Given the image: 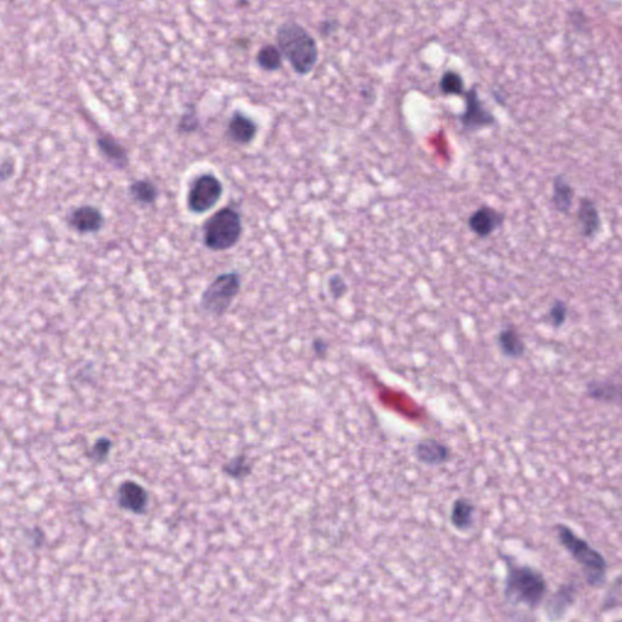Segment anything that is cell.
I'll use <instances>...</instances> for the list:
<instances>
[{
	"label": "cell",
	"instance_id": "6da1fadb",
	"mask_svg": "<svg viewBox=\"0 0 622 622\" xmlns=\"http://www.w3.org/2000/svg\"><path fill=\"white\" fill-rule=\"evenodd\" d=\"M506 564L503 597L513 610L533 614L539 609L549 593V583L536 567L519 564L515 558L500 553Z\"/></svg>",
	"mask_w": 622,
	"mask_h": 622
},
{
	"label": "cell",
	"instance_id": "7a4b0ae2",
	"mask_svg": "<svg viewBox=\"0 0 622 622\" xmlns=\"http://www.w3.org/2000/svg\"><path fill=\"white\" fill-rule=\"evenodd\" d=\"M276 43L282 57L299 76H307L315 69L319 46L309 30L300 23L294 20L282 23L276 30Z\"/></svg>",
	"mask_w": 622,
	"mask_h": 622
},
{
	"label": "cell",
	"instance_id": "3957f363",
	"mask_svg": "<svg viewBox=\"0 0 622 622\" xmlns=\"http://www.w3.org/2000/svg\"><path fill=\"white\" fill-rule=\"evenodd\" d=\"M556 532L560 546L579 564L588 586L603 587L608 576V563L603 554L566 524H557Z\"/></svg>",
	"mask_w": 622,
	"mask_h": 622
},
{
	"label": "cell",
	"instance_id": "277c9868",
	"mask_svg": "<svg viewBox=\"0 0 622 622\" xmlns=\"http://www.w3.org/2000/svg\"><path fill=\"white\" fill-rule=\"evenodd\" d=\"M242 216L238 209L224 207L209 216L204 224V243L209 251L225 252L242 238Z\"/></svg>",
	"mask_w": 622,
	"mask_h": 622
},
{
	"label": "cell",
	"instance_id": "5b68a950",
	"mask_svg": "<svg viewBox=\"0 0 622 622\" xmlns=\"http://www.w3.org/2000/svg\"><path fill=\"white\" fill-rule=\"evenodd\" d=\"M242 280L238 272H230L216 276L202 293L199 307L208 315H225L241 290Z\"/></svg>",
	"mask_w": 622,
	"mask_h": 622
},
{
	"label": "cell",
	"instance_id": "8992f818",
	"mask_svg": "<svg viewBox=\"0 0 622 622\" xmlns=\"http://www.w3.org/2000/svg\"><path fill=\"white\" fill-rule=\"evenodd\" d=\"M223 194H224V185L221 179L216 178L213 173L199 174L191 181L189 188L188 198H186L189 211L196 215L206 214L221 202Z\"/></svg>",
	"mask_w": 622,
	"mask_h": 622
},
{
	"label": "cell",
	"instance_id": "52a82bcc",
	"mask_svg": "<svg viewBox=\"0 0 622 622\" xmlns=\"http://www.w3.org/2000/svg\"><path fill=\"white\" fill-rule=\"evenodd\" d=\"M465 99V111L458 116L463 130L472 133L496 123V118L492 111L488 110L480 100L478 87L473 86L471 89L466 91Z\"/></svg>",
	"mask_w": 622,
	"mask_h": 622
},
{
	"label": "cell",
	"instance_id": "ba28073f",
	"mask_svg": "<svg viewBox=\"0 0 622 622\" xmlns=\"http://www.w3.org/2000/svg\"><path fill=\"white\" fill-rule=\"evenodd\" d=\"M579 587L577 584L571 581L560 584L556 593L544 601V615L550 622H560L564 620L571 608L576 603Z\"/></svg>",
	"mask_w": 622,
	"mask_h": 622
},
{
	"label": "cell",
	"instance_id": "9c48e42d",
	"mask_svg": "<svg viewBox=\"0 0 622 622\" xmlns=\"http://www.w3.org/2000/svg\"><path fill=\"white\" fill-rule=\"evenodd\" d=\"M150 495L147 490L138 484L134 480L122 483L117 492V503L122 509L133 515H144L147 510Z\"/></svg>",
	"mask_w": 622,
	"mask_h": 622
},
{
	"label": "cell",
	"instance_id": "30bf717a",
	"mask_svg": "<svg viewBox=\"0 0 622 622\" xmlns=\"http://www.w3.org/2000/svg\"><path fill=\"white\" fill-rule=\"evenodd\" d=\"M505 219L506 216L503 213L490 207V206H482L469 216L468 228L479 239H486L492 236L496 230L501 228Z\"/></svg>",
	"mask_w": 622,
	"mask_h": 622
},
{
	"label": "cell",
	"instance_id": "8fae6325",
	"mask_svg": "<svg viewBox=\"0 0 622 622\" xmlns=\"http://www.w3.org/2000/svg\"><path fill=\"white\" fill-rule=\"evenodd\" d=\"M258 134V124L253 118L247 116L241 111H235L230 117L226 135L233 144L246 147L255 141Z\"/></svg>",
	"mask_w": 622,
	"mask_h": 622
},
{
	"label": "cell",
	"instance_id": "7c38bea8",
	"mask_svg": "<svg viewBox=\"0 0 622 622\" xmlns=\"http://www.w3.org/2000/svg\"><path fill=\"white\" fill-rule=\"evenodd\" d=\"M69 225L80 233H96L104 226L105 218L99 208L82 206L70 213Z\"/></svg>",
	"mask_w": 622,
	"mask_h": 622
},
{
	"label": "cell",
	"instance_id": "4fadbf2b",
	"mask_svg": "<svg viewBox=\"0 0 622 622\" xmlns=\"http://www.w3.org/2000/svg\"><path fill=\"white\" fill-rule=\"evenodd\" d=\"M415 458L424 465L437 466L444 465L451 458V450L444 442L433 441H418L414 449Z\"/></svg>",
	"mask_w": 622,
	"mask_h": 622
},
{
	"label": "cell",
	"instance_id": "5bb4252c",
	"mask_svg": "<svg viewBox=\"0 0 622 622\" xmlns=\"http://www.w3.org/2000/svg\"><path fill=\"white\" fill-rule=\"evenodd\" d=\"M581 235L586 239H594L601 229L600 211L593 199L584 198L580 199L579 211H577Z\"/></svg>",
	"mask_w": 622,
	"mask_h": 622
},
{
	"label": "cell",
	"instance_id": "9a60e30c",
	"mask_svg": "<svg viewBox=\"0 0 622 622\" xmlns=\"http://www.w3.org/2000/svg\"><path fill=\"white\" fill-rule=\"evenodd\" d=\"M97 147L114 168L126 169L130 165V156L126 148L111 135H103L97 139Z\"/></svg>",
	"mask_w": 622,
	"mask_h": 622
},
{
	"label": "cell",
	"instance_id": "2e32d148",
	"mask_svg": "<svg viewBox=\"0 0 622 622\" xmlns=\"http://www.w3.org/2000/svg\"><path fill=\"white\" fill-rule=\"evenodd\" d=\"M574 198L573 186L567 181L566 175H558L553 181L552 196H551L554 209L562 214H569L573 208Z\"/></svg>",
	"mask_w": 622,
	"mask_h": 622
},
{
	"label": "cell",
	"instance_id": "e0dca14e",
	"mask_svg": "<svg viewBox=\"0 0 622 622\" xmlns=\"http://www.w3.org/2000/svg\"><path fill=\"white\" fill-rule=\"evenodd\" d=\"M500 349L509 359H520L525 353V343L516 327H505L497 337Z\"/></svg>",
	"mask_w": 622,
	"mask_h": 622
},
{
	"label": "cell",
	"instance_id": "ac0fdd59",
	"mask_svg": "<svg viewBox=\"0 0 622 622\" xmlns=\"http://www.w3.org/2000/svg\"><path fill=\"white\" fill-rule=\"evenodd\" d=\"M450 522L458 532L472 529L475 522V506L466 499L456 500L452 505Z\"/></svg>",
	"mask_w": 622,
	"mask_h": 622
},
{
	"label": "cell",
	"instance_id": "d6986e66",
	"mask_svg": "<svg viewBox=\"0 0 622 622\" xmlns=\"http://www.w3.org/2000/svg\"><path fill=\"white\" fill-rule=\"evenodd\" d=\"M130 195L134 202L147 207V206L155 205L157 202L158 198H160V190L155 182L140 179V181L131 182Z\"/></svg>",
	"mask_w": 622,
	"mask_h": 622
},
{
	"label": "cell",
	"instance_id": "ffe728a7",
	"mask_svg": "<svg viewBox=\"0 0 622 622\" xmlns=\"http://www.w3.org/2000/svg\"><path fill=\"white\" fill-rule=\"evenodd\" d=\"M587 395L598 401H620V385L611 381H593L587 385Z\"/></svg>",
	"mask_w": 622,
	"mask_h": 622
},
{
	"label": "cell",
	"instance_id": "44dd1931",
	"mask_svg": "<svg viewBox=\"0 0 622 622\" xmlns=\"http://www.w3.org/2000/svg\"><path fill=\"white\" fill-rule=\"evenodd\" d=\"M256 63L265 72H276L282 67L283 57L273 44H266L260 48L256 56Z\"/></svg>",
	"mask_w": 622,
	"mask_h": 622
},
{
	"label": "cell",
	"instance_id": "7402d4cb",
	"mask_svg": "<svg viewBox=\"0 0 622 622\" xmlns=\"http://www.w3.org/2000/svg\"><path fill=\"white\" fill-rule=\"evenodd\" d=\"M223 472L232 479H245L252 475V463L246 455H238L223 466Z\"/></svg>",
	"mask_w": 622,
	"mask_h": 622
},
{
	"label": "cell",
	"instance_id": "603a6c76",
	"mask_svg": "<svg viewBox=\"0 0 622 622\" xmlns=\"http://www.w3.org/2000/svg\"><path fill=\"white\" fill-rule=\"evenodd\" d=\"M441 90L444 96H465V80L454 70L446 71L441 80Z\"/></svg>",
	"mask_w": 622,
	"mask_h": 622
},
{
	"label": "cell",
	"instance_id": "cb8c5ba5",
	"mask_svg": "<svg viewBox=\"0 0 622 622\" xmlns=\"http://www.w3.org/2000/svg\"><path fill=\"white\" fill-rule=\"evenodd\" d=\"M199 126H201V122H199L198 113H196V108L194 106H189L178 122L177 130L179 134L189 135L198 131Z\"/></svg>",
	"mask_w": 622,
	"mask_h": 622
},
{
	"label": "cell",
	"instance_id": "d4e9b609",
	"mask_svg": "<svg viewBox=\"0 0 622 622\" xmlns=\"http://www.w3.org/2000/svg\"><path fill=\"white\" fill-rule=\"evenodd\" d=\"M621 603V576H618L615 583L611 584L603 601L601 610L609 611L617 609Z\"/></svg>",
	"mask_w": 622,
	"mask_h": 622
},
{
	"label": "cell",
	"instance_id": "484cf974",
	"mask_svg": "<svg viewBox=\"0 0 622 622\" xmlns=\"http://www.w3.org/2000/svg\"><path fill=\"white\" fill-rule=\"evenodd\" d=\"M550 324H552L554 329H560L564 324L567 323V307L563 300H556L551 307L549 311Z\"/></svg>",
	"mask_w": 622,
	"mask_h": 622
},
{
	"label": "cell",
	"instance_id": "4316f807",
	"mask_svg": "<svg viewBox=\"0 0 622 622\" xmlns=\"http://www.w3.org/2000/svg\"><path fill=\"white\" fill-rule=\"evenodd\" d=\"M111 448H113V442H111L110 439L101 438L91 449L90 458L99 463L106 461L108 455H110Z\"/></svg>",
	"mask_w": 622,
	"mask_h": 622
},
{
	"label": "cell",
	"instance_id": "83f0119b",
	"mask_svg": "<svg viewBox=\"0 0 622 622\" xmlns=\"http://www.w3.org/2000/svg\"><path fill=\"white\" fill-rule=\"evenodd\" d=\"M329 289L334 298L340 299L347 293L348 286L340 275H333L329 282Z\"/></svg>",
	"mask_w": 622,
	"mask_h": 622
},
{
	"label": "cell",
	"instance_id": "f1b7e54d",
	"mask_svg": "<svg viewBox=\"0 0 622 622\" xmlns=\"http://www.w3.org/2000/svg\"><path fill=\"white\" fill-rule=\"evenodd\" d=\"M338 29V21L337 20H324V21L321 22L320 25V33L324 37H330L331 35H333L334 32H336Z\"/></svg>",
	"mask_w": 622,
	"mask_h": 622
},
{
	"label": "cell",
	"instance_id": "f546056e",
	"mask_svg": "<svg viewBox=\"0 0 622 622\" xmlns=\"http://www.w3.org/2000/svg\"><path fill=\"white\" fill-rule=\"evenodd\" d=\"M313 349L315 351L316 357H324L327 355V350H329V346H327L326 341L321 340V338H316L313 343Z\"/></svg>",
	"mask_w": 622,
	"mask_h": 622
},
{
	"label": "cell",
	"instance_id": "4dcf8cb0",
	"mask_svg": "<svg viewBox=\"0 0 622 622\" xmlns=\"http://www.w3.org/2000/svg\"><path fill=\"white\" fill-rule=\"evenodd\" d=\"M13 168V165L10 164V162L0 164V181H5V179L12 177Z\"/></svg>",
	"mask_w": 622,
	"mask_h": 622
},
{
	"label": "cell",
	"instance_id": "1f68e13d",
	"mask_svg": "<svg viewBox=\"0 0 622 622\" xmlns=\"http://www.w3.org/2000/svg\"><path fill=\"white\" fill-rule=\"evenodd\" d=\"M617 622H620V621H617Z\"/></svg>",
	"mask_w": 622,
	"mask_h": 622
}]
</instances>
